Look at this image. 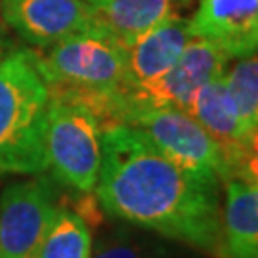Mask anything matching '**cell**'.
<instances>
[{
    "instance_id": "6da1fadb",
    "label": "cell",
    "mask_w": 258,
    "mask_h": 258,
    "mask_svg": "<svg viewBox=\"0 0 258 258\" xmlns=\"http://www.w3.org/2000/svg\"><path fill=\"white\" fill-rule=\"evenodd\" d=\"M220 180L184 170L138 128L102 130L98 203L107 214L216 254L220 241Z\"/></svg>"
},
{
    "instance_id": "7a4b0ae2",
    "label": "cell",
    "mask_w": 258,
    "mask_h": 258,
    "mask_svg": "<svg viewBox=\"0 0 258 258\" xmlns=\"http://www.w3.org/2000/svg\"><path fill=\"white\" fill-rule=\"evenodd\" d=\"M33 63L46 84L48 100L90 111L102 130L122 124L132 86L126 50L100 31L65 38L48 52L31 50Z\"/></svg>"
},
{
    "instance_id": "3957f363",
    "label": "cell",
    "mask_w": 258,
    "mask_h": 258,
    "mask_svg": "<svg viewBox=\"0 0 258 258\" xmlns=\"http://www.w3.org/2000/svg\"><path fill=\"white\" fill-rule=\"evenodd\" d=\"M46 107V84L31 50L0 59V174H40L48 168Z\"/></svg>"
},
{
    "instance_id": "277c9868",
    "label": "cell",
    "mask_w": 258,
    "mask_h": 258,
    "mask_svg": "<svg viewBox=\"0 0 258 258\" xmlns=\"http://www.w3.org/2000/svg\"><path fill=\"white\" fill-rule=\"evenodd\" d=\"M44 151L57 182L90 194L102 165V126L90 111L48 100Z\"/></svg>"
},
{
    "instance_id": "5b68a950",
    "label": "cell",
    "mask_w": 258,
    "mask_h": 258,
    "mask_svg": "<svg viewBox=\"0 0 258 258\" xmlns=\"http://www.w3.org/2000/svg\"><path fill=\"white\" fill-rule=\"evenodd\" d=\"M122 124L138 128L166 159L205 178L230 180L228 163L209 132L184 109L134 107Z\"/></svg>"
},
{
    "instance_id": "8992f818",
    "label": "cell",
    "mask_w": 258,
    "mask_h": 258,
    "mask_svg": "<svg viewBox=\"0 0 258 258\" xmlns=\"http://www.w3.org/2000/svg\"><path fill=\"white\" fill-rule=\"evenodd\" d=\"M55 207L54 184L42 176L6 187L0 197V258H37Z\"/></svg>"
},
{
    "instance_id": "52a82bcc",
    "label": "cell",
    "mask_w": 258,
    "mask_h": 258,
    "mask_svg": "<svg viewBox=\"0 0 258 258\" xmlns=\"http://www.w3.org/2000/svg\"><path fill=\"white\" fill-rule=\"evenodd\" d=\"M228 59L230 57L209 40L191 37L165 75L130 90L128 111L134 107H176L187 111L194 96L205 84L226 73Z\"/></svg>"
},
{
    "instance_id": "ba28073f",
    "label": "cell",
    "mask_w": 258,
    "mask_h": 258,
    "mask_svg": "<svg viewBox=\"0 0 258 258\" xmlns=\"http://www.w3.org/2000/svg\"><path fill=\"white\" fill-rule=\"evenodd\" d=\"M6 23L38 48L96 31L88 0H0Z\"/></svg>"
},
{
    "instance_id": "9c48e42d",
    "label": "cell",
    "mask_w": 258,
    "mask_h": 258,
    "mask_svg": "<svg viewBox=\"0 0 258 258\" xmlns=\"http://www.w3.org/2000/svg\"><path fill=\"white\" fill-rule=\"evenodd\" d=\"M194 37L205 38L228 57L258 52V0H201L189 19Z\"/></svg>"
},
{
    "instance_id": "30bf717a",
    "label": "cell",
    "mask_w": 258,
    "mask_h": 258,
    "mask_svg": "<svg viewBox=\"0 0 258 258\" xmlns=\"http://www.w3.org/2000/svg\"><path fill=\"white\" fill-rule=\"evenodd\" d=\"M191 37L189 21L172 14L159 25L149 29L138 40H134L126 48V73L130 86L136 88L165 75L176 63Z\"/></svg>"
},
{
    "instance_id": "8fae6325",
    "label": "cell",
    "mask_w": 258,
    "mask_h": 258,
    "mask_svg": "<svg viewBox=\"0 0 258 258\" xmlns=\"http://www.w3.org/2000/svg\"><path fill=\"white\" fill-rule=\"evenodd\" d=\"M224 75L209 81L195 94L187 113L216 142V146L220 148L222 155L228 163V170H230L231 163L235 161V157L239 155L245 142L249 140V134L241 122L235 105L231 102Z\"/></svg>"
},
{
    "instance_id": "7c38bea8",
    "label": "cell",
    "mask_w": 258,
    "mask_h": 258,
    "mask_svg": "<svg viewBox=\"0 0 258 258\" xmlns=\"http://www.w3.org/2000/svg\"><path fill=\"white\" fill-rule=\"evenodd\" d=\"M218 258H258V185L226 182Z\"/></svg>"
},
{
    "instance_id": "4fadbf2b",
    "label": "cell",
    "mask_w": 258,
    "mask_h": 258,
    "mask_svg": "<svg viewBox=\"0 0 258 258\" xmlns=\"http://www.w3.org/2000/svg\"><path fill=\"white\" fill-rule=\"evenodd\" d=\"M94 27L126 48L172 16V0H88Z\"/></svg>"
},
{
    "instance_id": "5bb4252c",
    "label": "cell",
    "mask_w": 258,
    "mask_h": 258,
    "mask_svg": "<svg viewBox=\"0 0 258 258\" xmlns=\"http://www.w3.org/2000/svg\"><path fill=\"white\" fill-rule=\"evenodd\" d=\"M90 252L92 235L86 220L79 212L57 205L37 258H90Z\"/></svg>"
},
{
    "instance_id": "9a60e30c",
    "label": "cell",
    "mask_w": 258,
    "mask_h": 258,
    "mask_svg": "<svg viewBox=\"0 0 258 258\" xmlns=\"http://www.w3.org/2000/svg\"><path fill=\"white\" fill-rule=\"evenodd\" d=\"M224 79L241 122L250 136L258 126V55L241 57Z\"/></svg>"
},
{
    "instance_id": "2e32d148",
    "label": "cell",
    "mask_w": 258,
    "mask_h": 258,
    "mask_svg": "<svg viewBox=\"0 0 258 258\" xmlns=\"http://www.w3.org/2000/svg\"><path fill=\"white\" fill-rule=\"evenodd\" d=\"M90 258H155V254L126 233H113L96 243Z\"/></svg>"
},
{
    "instance_id": "e0dca14e",
    "label": "cell",
    "mask_w": 258,
    "mask_h": 258,
    "mask_svg": "<svg viewBox=\"0 0 258 258\" xmlns=\"http://www.w3.org/2000/svg\"><path fill=\"white\" fill-rule=\"evenodd\" d=\"M230 180H239L245 184L258 185V126L245 142L239 155L230 166Z\"/></svg>"
}]
</instances>
